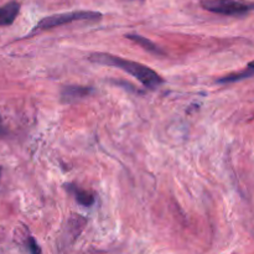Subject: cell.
<instances>
[{
  "label": "cell",
  "mask_w": 254,
  "mask_h": 254,
  "mask_svg": "<svg viewBox=\"0 0 254 254\" xmlns=\"http://www.w3.org/2000/svg\"><path fill=\"white\" fill-rule=\"evenodd\" d=\"M88 60L94 62V64L113 66L127 72L130 76H133L134 78L138 79L145 88L156 89L165 82L163 77L158 72L154 71L151 67L135 61H130V60H126L123 57L114 56V55L111 54H103V52H94V54L89 55Z\"/></svg>",
  "instance_id": "6da1fadb"
},
{
  "label": "cell",
  "mask_w": 254,
  "mask_h": 254,
  "mask_svg": "<svg viewBox=\"0 0 254 254\" xmlns=\"http://www.w3.org/2000/svg\"><path fill=\"white\" fill-rule=\"evenodd\" d=\"M102 17V14L98 11H89V10H76V11L61 12V14H55L51 16H46L37 22L34 27V31L37 30H49L54 27L62 26V25L71 24L74 21H82V20H88V21H97Z\"/></svg>",
  "instance_id": "7a4b0ae2"
},
{
  "label": "cell",
  "mask_w": 254,
  "mask_h": 254,
  "mask_svg": "<svg viewBox=\"0 0 254 254\" xmlns=\"http://www.w3.org/2000/svg\"><path fill=\"white\" fill-rule=\"evenodd\" d=\"M201 6L213 14L225 16H243L254 10V2L238 0H201Z\"/></svg>",
  "instance_id": "3957f363"
},
{
  "label": "cell",
  "mask_w": 254,
  "mask_h": 254,
  "mask_svg": "<svg viewBox=\"0 0 254 254\" xmlns=\"http://www.w3.org/2000/svg\"><path fill=\"white\" fill-rule=\"evenodd\" d=\"M93 92L92 87L87 86H67L61 91V99L64 103H72L78 99L88 97Z\"/></svg>",
  "instance_id": "277c9868"
},
{
  "label": "cell",
  "mask_w": 254,
  "mask_h": 254,
  "mask_svg": "<svg viewBox=\"0 0 254 254\" xmlns=\"http://www.w3.org/2000/svg\"><path fill=\"white\" fill-rule=\"evenodd\" d=\"M20 11V4L17 1H10L4 6H0V26H7L15 21Z\"/></svg>",
  "instance_id": "5b68a950"
},
{
  "label": "cell",
  "mask_w": 254,
  "mask_h": 254,
  "mask_svg": "<svg viewBox=\"0 0 254 254\" xmlns=\"http://www.w3.org/2000/svg\"><path fill=\"white\" fill-rule=\"evenodd\" d=\"M66 189L67 191H69V192L74 196V198H76V201L79 205L89 207V206L93 205L94 201H96L94 200V196L92 195L91 192H88V191L86 190H82V189L77 188V186L74 185H71V184H69V185H66Z\"/></svg>",
  "instance_id": "8992f818"
},
{
  "label": "cell",
  "mask_w": 254,
  "mask_h": 254,
  "mask_svg": "<svg viewBox=\"0 0 254 254\" xmlns=\"http://www.w3.org/2000/svg\"><path fill=\"white\" fill-rule=\"evenodd\" d=\"M254 76V61L251 62L243 71L237 72V73H231L227 76L222 77V78L217 79V83L220 84H227V83H235V82L242 81V79L250 78Z\"/></svg>",
  "instance_id": "52a82bcc"
},
{
  "label": "cell",
  "mask_w": 254,
  "mask_h": 254,
  "mask_svg": "<svg viewBox=\"0 0 254 254\" xmlns=\"http://www.w3.org/2000/svg\"><path fill=\"white\" fill-rule=\"evenodd\" d=\"M126 36H127V39H129L130 41L135 42L136 45H139L140 47H143V49L146 50L148 52H151V54H154V55H164V52L161 51L160 47L156 46L153 41H150V40L146 39V37L141 36V35L128 34V35H126Z\"/></svg>",
  "instance_id": "ba28073f"
},
{
  "label": "cell",
  "mask_w": 254,
  "mask_h": 254,
  "mask_svg": "<svg viewBox=\"0 0 254 254\" xmlns=\"http://www.w3.org/2000/svg\"><path fill=\"white\" fill-rule=\"evenodd\" d=\"M27 247H29L30 254H42L41 248L39 247V245H37L34 237L27 238Z\"/></svg>",
  "instance_id": "9c48e42d"
},
{
  "label": "cell",
  "mask_w": 254,
  "mask_h": 254,
  "mask_svg": "<svg viewBox=\"0 0 254 254\" xmlns=\"http://www.w3.org/2000/svg\"><path fill=\"white\" fill-rule=\"evenodd\" d=\"M4 134V126H2V121H1V117H0V135Z\"/></svg>",
  "instance_id": "30bf717a"
},
{
  "label": "cell",
  "mask_w": 254,
  "mask_h": 254,
  "mask_svg": "<svg viewBox=\"0 0 254 254\" xmlns=\"http://www.w3.org/2000/svg\"><path fill=\"white\" fill-rule=\"evenodd\" d=\"M0 174H1V168H0Z\"/></svg>",
  "instance_id": "8fae6325"
}]
</instances>
